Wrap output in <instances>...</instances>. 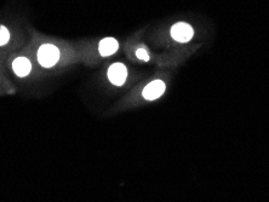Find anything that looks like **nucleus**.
<instances>
[{"label":"nucleus","mask_w":269,"mask_h":202,"mask_svg":"<svg viewBox=\"0 0 269 202\" xmlns=\"http://www.w3.org/2000/svg\"><path fill=\"white\" fill-rule=\"evenodd\" d=\"M38 61L45 68H51L58 62L59 50L52 44H44L38 50Z\"/></svg>","instance_id":"nucleus-1"},{"label":"nucleus","mask_w":269,"mask_h":202,"mask_svg":"<svg viewBox=\"0 0 269 202\" xmlns=\"http://www.w3.org/2000/svg\"><path fill=\"white\" fill-rule=\"evenodd\" d=\"M193 34H194L193 28L185 22L173 24V27L171 28V37L178 43H188L193 38Z\"/></svg>","instance_id":"nucleus-2"},{"label":"nucleus","mask_w":269,"mask_h":202,"mask_svg":"<svg viewBox=\"0 0 269 202\" xmlns=\"http://www.w3.org/2000/svg\"><path fill=\"white\" fill-rule=\"evenodd\" d=\"M128 78V68L123 63H114L108 69V79L113 85L122 86Z\"/></svg>","instance_id":"nucleus-3"},{"label":"nucleus","mask_w":269,"mask_h":202,"mask_svg":"<svg viewBox=\"0 0 269 202\" xmlns=\"http://www.w3.org/2000/svg\"><path fill=\"white\" fill-rule=\"evenodd\" d=\"M165 90H166V85L164 81L154 80L143 88L142 96L148 100H154V99L159 98L160 96H163L164 92H165Z\"/></svg>","instance_id":"nucleus-4"},{"label":"nucleus","mask_w":269,"mask_h":202,"mask_svg":"<svg viewBox=\"0 0 269 202\" xmlns=\"http://www.w3.org/2000/svg\"><path fill=\"white\" fill-rule=\"evenodd\" d=\"M118 49H119V43L118 40H115L114 38H106V39L101 40L99 45V51L101 53V56H103V57L113 55V53L118 51Z\"/></svg>","instance_id":"nucleus-5"},{"label":"nucleus","mask_w":269,"mask_h":202,"mask_svg":"<svg viewBox=\"0 0 269 202\" xmlns=\"http://www.w3.org/2000/svg\"><path fill=\"white\" fill-rule=\"evenodd\" d=\"M12 69H14L15 74L18 75V77H27L32 71V63L26 57H18L12 63Z\"/></svg>","instance_id":"nucleus-6"},{"label":"nucleus","mask_w":269,"mask_h":202,"mask_svg":"<svg viewBox=\"0 0 269 202\" xmlns=\"http://www.w3.org/2000/svg\"><path fill=\"white\" fill-rule=\"evenodd\" d=\"M9 40H10V31L5 26L0 24V46L8 44Z\"/></svg>","instance_id":"nucleus-7"},{"label":"nucleus","mask_w":269,"mask_h":202,"mask_svg":"<svg viewBox=\"0 0 269 202\" xmlns=\"http://www.w3.org/2000/svg\"><path fill=\"white\" fill-rule=\"evenodd\" d=\"M136 56H137V58H140L144 62L150 61V55H148V51L145 49H138L136 51Z\"/></svg>","instance_id":"nucleus-8"}]
</instances>
